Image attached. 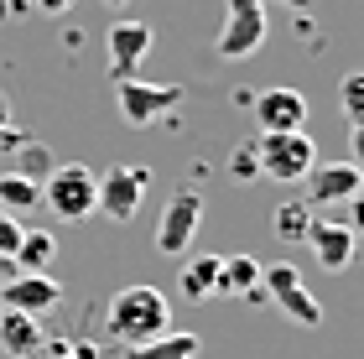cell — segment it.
<instances>
[{
    "label": "cell",
    "instance_id": "cell-8",
    "mask_svg": "<svg viewBox=\"0 0 364 359\" xmlns=\"http://www.w3.org/2000/svg\"><path fill=\"white\" fill-rule=\"evenodd\" d=\"M260 42H266V0H229V16L219 31V58L245 63L260 53Z\"/></svg>",
    "mask_w": 364,
    "mask_h": 359
},
{
    "label": "cell",
    "instance_id": "cell-26",
    "mask_svg": "<svg viewBox=\"0 0 364 359\" xmlns=\"http://www.w3.org/2000/svg\"><path fill=\"white\" fill-rule=\"evenodd\" d=\"M42 16H63V11H73V0H31Z\"/></svg>",
    "mask_w": 364,
    "mask_h": 359
},
{
    "label": "cell",
    "instance_id": "cell-13",
    "mask_svg": "<svg viewBox=\"0 0 364 359\" xmlns=\"http://www.w3.org/2000/svg\"><path fill=\"white\" fill-rule=\"evenodd\" d=\"M58 302H63V286L47 271H21L11 286H0V307H16V313H31V318L53 313Z\"/></svg>",
    "mask_w": 364,
    "mask_h": 359
},
{
    "label": "cell",
    "instance_id": "cell-18",
    "mask_svg": "<svg viewBox=\"0 0 364 359\" xmlns=\"http://www.w3.org/2000/svg\"><path fill=\"white\" fill-rule=\"evenodd\" d=\"M312 214H318V208H312L307 198H287L271 214V230H276V240L281 245H302L307 240V224H312Z\"/></svg>",
    "mask_w": 364,
    "mask_h": 359
},
{
    "label": "cell",
    "instance_id": "cell-12",
    "mask_svg": "<svg viewBox=\"0 0 364 359\" xmlns=\"http://www.w3.org/2000/svg\"><path fill=\"white\" fill-rule=\"evenodd\" d=\"M250 109H255L260 130H302L307 125V100H302V89H291V84L260 89L250 100Z\"/></svg>",
    "mask_w": 364,
    "mask_h": 359
},
{
    "label": "cell",
    "instance_id": "cell-24",
    "mask_svg": "<svg viewBox=\"0 0 364 359\" xmlns=\"http://www.w3.org/2000/svg\"><path fill=\"white\" fill-rule=\"evenodd\" d=\"M16 240H21V224H16L6 208H0V260H11V255H16Z\"/></svg>",
    "mask_w": 364,
    "mask_h": 359
},
{
    "label": "cell",
    "instance_id": "cell-25",
    "mask_svg": "<svg viewBox=\"0 0 364 359\" xmlns=\"http://www.w3.org/2000/svg\"><path fill=\"white\" fill-rule=\"evenodd\" d=\"M53 359H99V349L94 344H58Z\"/></svg>",
    "mask_w": 364,
    "mask_h": 359
},
{
    "label": "cell",
    "instance_id": "cell-20",
    "mask_svg": "<svg viewBox=\"0 0 364 359\" xmlns=\"http://www.w3.org/2000/svg\"><path fill=\"white\" fill-rule=\"evenodd\" d=\"M42 203V183H31L21 172H0V208L16 214V208H37Z\"/></svg>",
    "mask_w": 364,
    "mask_h": 359
},
{
    "label": "cell",
    "instance_id": "cell-3",
    "mask_svg": "<svg viewBox=\"0 0 364 359\" xmlns=\"http://www.w3.org/2000/svg\"><path fill=\"white\" fill-rule=\"evenodd\" d=\"M188 100V89L182 84H146V78H114V105H120V115L130 130H146L156 125L161 115H172V109Z\"/></svg>",
    "mask_w": 364,
    "mask_h": 359
},
{
    "label": "cell",
    "instance_id": "cell-9",
    "mask_svg": "<svg viewBox=\"0 0 364 359\" xmlns=\"http://www.w3.org/2000/svg\"><path fill=\"white\" fill-rule=\"evenodd\" d=\"M302 183H307V203H312V208L354 203V198H359V188H364V167H359L354 156H343V161H323V167H312Z\"/></svg>",
    "mask_w": 364,
    "mask_h": 359
},
{
    "label": "cell",
    "instance_id": "cell-16",
    "mask_svg": "<svg viewBox=\"0 0 364 359\" xmlns=\"http://www.w3.org/2000/svg\"><path fill=\"white\" fill-rule=\"evenodd\" d=\"M255 291H260V260L219 255V297H255Z\"/></svg>",
    "mask_w": 364,
    "mask_h": 359
},
{
    "label": "cell",
    "instance_id": "cell-15",
    "mask_svg": "<svg viewBox=\"0 0 364 359\" xmlns=\"http://www.w3.org/2000/svg\"><path fill=\"white\" fill-rule=\"evenodd\" d=\"M120 359H198V333H156V338H141V344H125Z\"/></svg>",
    "mask_w": 364,
    "mask_h": 359
},
{
    "label": "cell",
    "instance_id": "cell-1",
    "mask_svg": "<svg viewBox=\"0 0 364 359\" xmlns=\"http://www.w3.org/2000/svg\"><path fill=\"white\" fill-rule=\"evenodd\" d=\"M105 328L114 344H141V338H156L172 328V302L161 297L156 286H120L109 297V313H105Z\"/></svg>",
    "mask_w": 364,
    "mask_h": 359
},
{
    "label": "cell",
    "instance_id": "cell-28",
    "mask_svg": "<svg viewBox=\"0 0 364 359\" xmlns=\"http://www.w3.org/2000/svg\"><path fill=\"white\" fill-rule=\"evenodd\" d=\"M287 6H291V11H307V6H312V0H287Z\"/></svg>",
    "mask_w": 364,
    "mask_h": 359
},
{
    "label": "cell",
    "instance_id": "cell-6",
    "mask_svg": "<svg viewBox=\"0 0 364 359\" xmlns=\"http://www.w3.org/2000/svg\"><path fill=\"white\" fill-rule=\"evenodd\" d=\"M141 198H146V167L136 161H120L99 177V193H94V214H105L109 224H130L141 214Z\"/></svg>",
    "mask_w": 364,
    "mask_h": 359
},
{
    "label": "cell",
    "instance_id": "cell-22",
    "mask_svg": "<svg viewBox=\"0 0 364 359\" xmlns=\"http://www.w3.org/2000/svg\"><path fill=\"white\" fill-rule=\"evenodd\" d=\"M16 172H21V177H31V183H42V177L53 172V156H47V146H31V141H21V146H16Z\"/></svg>",
    "mask_w": 364,
    "mask_h": 359
},
{
    "label": "cell",
    "instance_id": "cell-4",
    "mask_svg": "<svg viewBox=\"0 0 364 359\" xmlns=\"http://www.w3.org/2000/svg\"><path fill=\"white\" fill-rule=\"evenodd\" d=\"M94 193H99V177L84 167V161H58V167L42 177V203L53 208L58 219H89L94 214Z\"/></svg>",
    "mask_w": 364,
    "mask_h": 359
},
{
    "label": "cell",
    "instance_id": "cell-5",
    "mask_svg": "<svg viewBox=\"0 0 364 359\" xmlns=\"http://www.w3.org/2000/svg\"><path fill=\"white\" fill-rule=\"evenodd\" d=\"M260 291H266L296 328H323V302L307 291L302 271H296L291 260H281V266H260Z\"/></svg>",
    "mask_w": 364,
    "mask_h": 359
},
{
    "label": "cell",
    "instance_id": "cell-19",
    "mask_svg": "<svg viewBox=\"0 0 364 359\" xmlns=\"http://www.w3.org/2000/svg\"><path fill=\"white\" fill-rule=\"evenodd\" d=\"M16 266L21 271H47L58 260V240L47 235V230H21V240H16Z\"/></svg>",
    "mask_w": 364,
    "mask_h": 359
},
{
    "label": "cell",
    "instance_id": "cell-21",
    "mask_svg": "<svg viewBox=\"0 0 364 359\" xmlns=\"http://www.w3.org/2000/svg\"><path fill=\"white\" fill-rule=\"evenodd\" d=\"M338 105H343V120L349 125H364V73L338 78Z\"/></svg>",
    "mask_w": 364,
    "mask_h": 359
},
{
    "label": "cell",
    "instance_id": "cell-2",
    "mask_svg": "<svg viewBox=\"0 0 364 359\" xmlns=\"http://www.w3.org/2000/svg\"><path fill=\"white\" fill-rule=\"evenodd\" d=\"M255 161H260V177H271V183H302L318 167V146L307 130H260Z\"/></svg>",
    "mask_w": 364,
    "mask_h": 359
},
{
    "label": "cell",
    "instance_id": "cell-17",
    "mask_svg": "<svg viewBox=\"0 0 364 359\" xmlns=\"http://www.w3.org/2000/svg\"><path fill=\"white\" fill-rule=\"evenodd\" d=\"M177 286H182V297L188 302H208V297H219V255H198L182 266L177 276Z\"/></svg>",
    "mask_w": 364,
    "mask_h": 359
},
{
    "label": "cell",
    "instance_id": "cell-11",
    "mask_svg": "<svg viewBox=\"0 0 364 359\" xmlns=\"http://www.w3.org/2000/svg\"><path fill=\"white\" fill-rule=\"evenodd\" d=\"M151 26L146 21H114L109 31H105V53H109V84L114 78H136L141 73V63H146V53H151Z\"/></svg>",
    "mask_w": 364,
    "mask_h": 359
},
{
    "label": "cell",
    "instance_id": "cell-23",
    "mask_svg": "<svg viewBox=\"0 0 364 359\" xmlns=\"http://www.w3.org/2000/svg\"><path fill=\"white\" fill-rule=\"evenodd\" d=\"M229 172L240 177V183H255L260 177V161H255V146H240L235 156H229Z\"/></svg>",
    "mask_w": 364,
    "mask_h": 359
},
{
    "label": "cell",
    "instance_id": "cell-27",
    "mask_svg": "<svg viewBox=\"0 0 364 359\" xmlns=\"http://www.w3.org/2000/svg\"><path fill=\"white\" fill-rule=\"evenodd\" d=\"M6 125H11V94L0 89V130H6Z\"/></svg>",
    "mask_w": 364,
    "mask_h": 359
},
{
    "label": "cell",
    "instance_id": "cell-14",
    "mask_svg": "<svg viewBox=\"0 0 364 359\" xmlns=\"http://www.w3.org/2000/svg\"><path fill=\"white\" fill-rule=\"evenodd\" d=\"M42 344H47L42 318L16 313V307H0V349H6L11 359H31V354H42Z\"/></svg>",
    "mask_w": 364,
    "mask_h": 359
},
{
    "label": "cell",
    "instance_id": "cell-7",
    "mask_svg": "<svg viewBox=\"0 0 364 359\" xmlns=\"http://www.w3.org/2000/svg\"><path fill=\"white\" fill-rule=\"evenodd\" d=\"M198 224H203V193L177 188L156 219V255H188V245L198 240Z\"/></svg>",
    "mask_w": 364,
    "mask_h": 359
},
{
    "label": "cell",
    "instance_id": "cell-29",
    "mask_svg": "<svg viewBox=\"0 0 364 359\" xmlns=\"http://www.w3.org/2000/svg\"><path fill=\"white\" fill-rule=\"evenodd\" d=\"M105 6H109V11H120V6H125V0H105Z\"/></svg>",
    "mask_w": 364,
    "mask_h": 359
},
{
    "label": "cell",
    "instance_id": "cell-10",
    "mask_svg": "<svg viewBox=\"0 0 364 359\" xmlns=\"http://www.w3.org/2000/svg\"><path fill=\"white\" fill-rule=\"evenodd\" d=\"M302 245L312 250V260H318L323 271H349V260H354V250H359L349 219H318V214H312Z\"/></svg>",
    "mask_w": 364,
    "mask_h": 359
}]
</instances>
